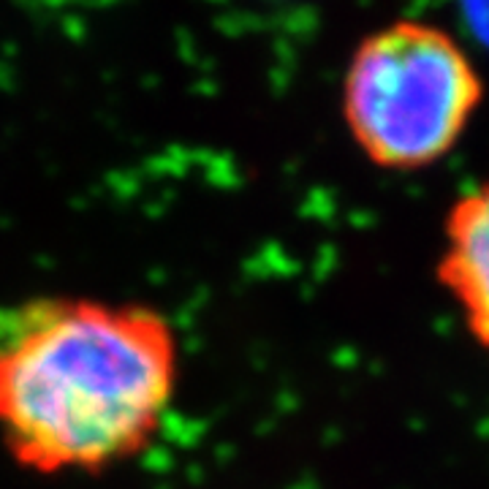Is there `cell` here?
Listing matches in <instances>:
<instances>
[{"label": "cell", "instance_id": "cell-1", "mask_svg": "<svg viewBox=\"0 0 489 489\" xmlns=\"http://www.w3.org/2000/svg\"><path fill=\"white\" fill-rule=\"evenodd\" d=\"M183 378L163 310L91 294L0 302V443L25 473L101 476L142 457Z\"/></svg>", "mask_w": 489, "mask_h": 489}, {"label": "cell", "instance_id": "cell-2", "mask_svg": "<svg viewBox=\"0 0 489 489\" xmlns=\"http://www.w3.org/2000/svg\"><path fill=\"white\" fill-rule=\"evenodd\" d=\"M484 101L462 43L438 25L397 20L353 50L343 79V120L378 169L419 171L446 158Z\"/></svg>", "mask_w": 489, "mask_h": 489}, {"label": "cell", "instance_id": "cell-3", "mask_svg": "<svg viewBox=\"0 0 489 489\" xmlns=\"http://www.w3.org/2000/svg\"><path fill=\"white\" fill-rule=\"evenodd\" d=\"M438 280L468 335L489 351V180L452 204L443 224Z\"/></svg>", "mask_w": 489, "mask_h": 489}, {"label": "cell", "instance_id": "cell-4", "mask_svg": "<svg viewBox=\"0 0 489 489\" xmlns=\"http://www.w3.org/2000/svg\"><path fill=\"white\" fill-rule=\"evenodd\" d=\"M465 14L473 30L489 43V0H465Z\"/></svg>", "mask_w": 489, "mask_h": 489}]
</instances>
